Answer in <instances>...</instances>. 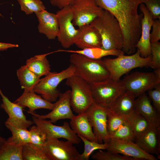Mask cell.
Returning <instances> with one entry per match:
<instances>
[{
  "instance_id": "obj_1",
  "label": "cell",
  "mask_w": 160,
  "mask_h": 160,
  "mask_svg": "<svg viewBox=\"0 0 160 160\" xmlns=\"http://www.w3.org/2000/svg\"><path fill=\"white\" fill-rule=\"evenodd\" d=\"M90 24L100 34L101 48L106 50H122L124 36L121 28L117 20L109 12L103 9Z\"/></svg>"
},
{
  "instance_id": "obj_2",
  "label": "cell",
  "mask_w": 160,
  "mask_h": 160,
  "mask_svg": "<svg viewBox=\"0 0 160 160\" xmlns=\"http://www.w3.org/2000/svg\"><path fill=\"white\" fill-rule=\"evenodd\" d=\"M70 61L74 66V74L89 83L110 78L109 72L101 59H93L79 54L72 53Z\"/></svg>"
},
{
  "instance_id": "obj_3",
  "label": "cell",
  "mask_w": 160,
  "mask_h": 160,
  "mask_svg": "<svg viewBox=\"0 0 160 160\" xmlns=\"http://www.w3.org/2000/svg\"><path fill=\"white\" fill-rule=\"evenodd\" d=\"M151 60V55L146 57H141L137 49L134 54L130 55L124 54L115 58H106L103 60L109 72L110 78L118 81L123 75L134 68L149 67Z\"/></svg>"
},
{
  "instance_id": "obj_4",
  "label": "cell",
  "mask_w": 160,
  "mask_h": 160,
  "mask_svg": "<svg viewBox=\"0 0 160 160\" xmlns=\"http://www.w3.org/2000/svg\"><path fill=\"white\" fill-rule=\"evenodd\" d=\"M89 84L94 103L108 110L126 90L122 80L115 81L110 78Z\"/></svg>"
},
{
  "instance_id": "obj_5",
  "label": "cell",
  "mask_w": 160,
  "mask_h": 160,
  "mask_svg": "<svg viewBox=\"0 0 160 160\" xmlns=\"http://www.w3.org/2000/svg\"><path fill=\"white\" fill-rule=\"evenodd\" d=\"M67 85L71 88L70 104L78 114L85 113L94 103L89 83L74 74L66 79Z\"/></svg>"
},
{
  "instance_id": "obj_6",
  "label": "cell",
  "mask_w": 160,
  "mask_h": 160,
  "mask_svg": "<svg viewBox=\"0 0 160 160\" xmlns=\"http://www.w3.org/2000/svg\"><path fill=\"white\" fill-rule=\"evenodd\" d=\"M75 68L71 64L65 70L59 73L50 72L41 79L33 88V91L46 100L55 102L60 93L57 88L59 84L74 74Z\"/></svg>"
},
{
  "instance_id": "obj_7",
  "label": "cell",
  "mask_w": 160,
  "mask_h": 160,
  "mask_svg": "<svg viewBox=\"0 0 160 160\" xmlns=\"http://www.w3.org/2000/svg\"><path fill=\"white\" fill-rule=\"evenodd\" d=\"M122 81L125 90L138 97L154 88L160 83V79L153 72L136 71L125 76Z\"/></svg>"
},
{
  "instance_id": "obj_8",
  "label": "cell",
  "mask_w": 160,
  "mask_h": 160,
  "mask_svg": "<svg viewBox=\"0 0 160 160\" xmlns=\"http://www.w3.org/2000/svg\"><path fill=\"white\" fill-rule=\"evenodd\" d=\"M70 141L47 138L43 150L49 160H80V154Z\"/></svg>"
},
{
  "instance_id": "obj_9",
  "label": "cell",
  "mask_w": 160,
  "mask_h": 160,
  "mask_svg": "<svg viewBox=\"0 0 160 160\" xmlns=\"http://www.w3.org/2000/svg\"><path fill=\"white\" fill-rule=\"evenodd\" d=\"M57 17L59 32L57 40L64 48L70 47L74 44V39L78 32L73 23V12L71 5L67 6L58 10Z\"/></svg>"
},
{
  "instance_id": "obj_10",
  "label": "cell",
  "mask_w": 160,
  "mask_h": 160,
  "mask_svg": "<svg viewBox=\"0 0 160 160\" xmlns=\"http://www.w3.org/2000/svg\"><path fill=\"white\" fill-rule=\"evenodd\" d=\"M71 5L73 25L79 28L90 24L103 10L97 4L95 0H75Z\"/></svg>"
},
{
  "instance_id": "obj_11",
  "label": "cell",
  "mask_w": 160,
  "mask_h": 160,
  "mask_svg": "<svg viewBox=\"0 0 160 160\" xmlns=\"http://www.w3.org/2000/svg\"><path fill=\"white\" fill-rule=\"evenodd\" d=\"M108 111L94 103L85 112L93 128L95 141L99 143H107L110 138L107 130Z\"/></svg>"
},
{
  "instance_id": "obj_12",
  "label": "cell",
  "mask_w": 160,
  "mask_h": 160,
  "mask_svg": "<svg viewBox=\"0 0 160 160\" xmlns=\"http://www.w3.org/2000/svg\"><path fill=\"white\" fill-rule=\"evenodd\" d=\"M32 119L33 123L46 134L47 138H64L73 144L80 143L81 139L67 121H64L63 125L59 126L54 124L49 120L34 116H32Z\"/></svg>"
},
{
  "instance_id": "obj_13",
  "label": "cell",
  "mask_w": 160,
  "mask_h": 160,
  "mask_svg": "<svg viewBox=\"0 0 160 160\" xmlns=\"http://www.w3.org/2000/svg\"><path fill=\"white\" fill-rule=\"evenodd\" d=\"M106 150L132 157L137 160H157L153 155L143 151L134 142L110 137Z\"/></svg>"
},
{
  "instance_id": "obj_14",
  "label": "cell",
  "mask_w": 160,
  "mask_h": 160,
  "mask_svg": "<svg viewBox=\"0 0 160 160\" xmlns=\"http://www.w3.org/2000/svg\"><path fill=\"white\" fill-rule=\"evenodd\" d=\"M71 90H70L63 93H60L58 100L54 103L53 108L50 112L46 114L40 115L35 113L29 114L43 119H49V121L53 123L61 119H71L75 115L71 109Z\"/></svg>"
},
{
  "instance_id": "obj_15",
  "label": "cell",
  "mask_w": 160,
  "mask_h": 160,
  "mask_svg": "<svg viewBox=\"0 0 160 160\" xmlns=\"http://www.w3.org/2000/svg\"><path fill=\"white\" fill-rule=\"evenodd\" d=\"M2 103L0 107L8 116L6 121L18 127L27 129L33 123L32 121L27 119L23 110L25 108L17 103L11 101L0 89Z\"/></svg>"
},
{
  "instance_id": "obj_16",
  "label": "cell",
  "mask_w": 160,
  "mask_h": 160,
  "mask_svg": "<svg viewBox=\"0 0 160 160\" xmlns=\"http://www.w3.org/2000/svg\"><path fill=\"white\" fill-rule=\"evenodd\" d=\"M139 7L143 17L141 21V35L135 47L139 50L141 57H146L151 55L150 31L154 19L145 4H140Z\"/></svg>"
},
{
  "instance_id": "obj_17",
  "label": "cell",
  "mask_w": 160,
  "mask_h": 160,
  "mask_svg": "<svg viewBox=\"0 0 160 160\" xmlns=\"http://www.w3.org/2000/svg\"><path fill=\"white\" fill-rule=\"evenodd\" d=\"M74 44L81 49L101 48V37L97 30L90 24L86 25L79 28Z\"/></svg>"
},
{
  "instance_id": "obj_18",
  "label": "cell",
  "mask_w": 160,
  "mask_h": 160,
  "mask_svg": "<svg viewBox=\"0 0 160 160\" xmlns=\"http://www.w3.org/2000/svg\"><path fill=\"white\" fill-rule=\"evenodd\" d=\"M134 142L144 151L160 157V125H151L148 130Z\"/></svg>"
},
{
  "instance_id": "obj_19",
  "label": "cell",
  "mask_w": 160,
  "mask_h": 160,
  "mask_svg": "<svg viewBox=\"0 0 160 160\" xmlns=\"http://www.w3.org/2000/svg\"><path fill=\"white\" fill-rule=\"evenodd\" d=\"M14 102L25 108H28L26 111L29 113H35L36 110L45 109L52 110L55 104L43 98L40 95L37 94L33 89H24L22 94Z\"/></svg>"
},
{
  "instance_id": "obj_20",
  "label": "cell",
  "mask_w": 160,
  "mask_h": 160,
  "mask_svg": "<svg viewBox=\"0 0 160 160\" xmlns=\"http://www.w3.org/2000/svg\"><path fill=\"white\" fill-rule=\"evenodd\" d=\"M38 22L39 32L45 35L49 39H55L59 32L58 19L57 14L46 10L35 14Z\"/></svg>"
},
{
  "instance_id": "obj_21",
  "label": "cell",
  "mask_w": 160,
  "mask_h": 160,
  "mask_svg": "<svg viewBox=\"0 0 160 160\" xmlns=\"http://www.w3.org/2000/svg\"><path fill=\"white\" fill-rule=\"evenodd\" d=\"M135 109L144 117L151 125H160V113L152 105L149 97L145 93L135 99Z\"/></svg>"
},
{
  "instance_id": "obj_22",
  "label": "cell",
  "mask_w": 160,
  "mask_h": 160,
  "mask_svg": "<svg viewBox=\"0 0 160 160\" xmlns=\"http://www.w3.org/2000/svg\"><path fill=\"white\" fill-rule=\"evenodd\" d=\"M135 97L133 93L125 90L116 100L108 110L112 113L128 118L135 111Z\"/></svg>"
},
{
  "instance_id": "obj_23",
  "label": "cell",
  "mask_w": 160,
  "mask_h": 160,
  "mask_svg": "<svg viewBox=\"0 0 160 160\" xmlns=\"http://www.w3.org/2000/svg\"><path fill=\"white\" fill-rule=\"evenodd\" d=\"M70 120V126L78 136L96 141L92 126L85 113L74 116Z\"/></svg>"
},
{
  "instance_id": "obj_24",
  "label": "cell",
  "mask_w": 160,
  "mask_h": 160,
  "mask_svg": "<svg viewBox=\"0 0 160 160\" xmlns=\"http://www.w3.org/2000/svg\"><path fill=\"white\" fill-rule=\"evenodd\" d=\"M55 51L35 55L26 61V65L33 72L40 77L46 76L50 72V65L46 56Z\"/></svg>"
},
{
  "instance_id": "obj_25",
  "label": "cell",
  "mask_w": 160,
  "mask_h": 160,
  "mask_svg": "<svg viewBox=\"0 0 160 160\" xmlns=\"http://www.w3.org/2000/svg\"><path fill=\"white\" fill-rule=\"evenodd\" d=\"M22 146L13 144L0 136V160H23Z\"/></svg>"
},
{
  "instance_id": "obj_26",
  "label": "cell",
  "mask_w": 160,
  "mask_h": 160,
  "mask_svg": "<svg viewBox=\"0 0 160 160\" xmlns=\"http://www.w3.org/2000/svg\"><path fill=\"white\" fill-rule=\"evenodd\" d=\"M57 51L78 53L89 58L95 60L101 59L103 57L108 55H113L117 57L124 54V52L121 49L106 50L101 48H93L77 50H59Z\"/></svg>"
},
{
  "instance_id": "obj_27",
  "label": "cell",
  "mask_w": 160,
  "mask_h": 160,
  "mask_svg": "<svg viewBox=\"0 0 160 160\" xmlns=\"http://www.w3.org/2000/svg\"><path fill=\"white\" fill-rule=\"evenodd\" d=\"M4 124L12 134L11 136L7 139L8 142L20 146L30 143V134L27 129L16 127L6 121Z\"/></svg>"
},
{
  "instance_id": "obj_28",
  "label": "cell",
  "mask_w": 160,
  "mask_h": 160,
  "mask_svg": "<svg viewBox=\"0 0 160 160\" xmlns=\"http://www.w3.org/2000/svg\"><path fill=\"white\" fill-rule=\"evenodd\" d=\"M17 75L22 89H33L40 77L31 71L26 65L21 66L17 71Z\"/></svg>"
},
{
  "instance_id": "obj_29",
  "label": "cell",
  "mask_w": 160,
  "mask_h": 160,
  "mask_svg": "<svg viewBox=\"0 0 160 160\" xmlns=\"http://www.w3.org/2000/svg\"><path fill=\"white\" fill-rule=\"evenodd\" d=\"M128 119L132 128L135 140L143 135L151 126L144 117L135 111Z\"/></svg>"
},
{
  "instance_id": "obj_30",
  "label": "cell",
  "mask_w": 160,
  "mask_h": 160,
  "mask_svg": "<svg viewBox=\"0 0 160 160\" xmlns=\"http://www.w3.org/2000/svg\"><path fill=\"white\" fill-rule=\"evenodd\" d=\"M23 160H49L44 150L31 143L22 146Z\"/></svg>"
},
{
  "instance_id": "obj_31",
  "label": "cell",
  "mask_w": 160,
  "mask_h": 160,
  "mask_svg": "<svg viewBox=\"0 0 160 160\" xmlns=\"http://www.w3.org/2000/svg\"><path fill=\"white\" fill-rule=\"evenodd\" d=\"M83 142L84 149L83 152L80 154V160H88L92 153L95 150L101 149L106 150L107 146V143H99L96 141H91L78 136Z\"/></svg>"
},
{
  "instance_id": "obj_32",
  "label": "cell",
  "mask_w": 160,
  "mask_h": 160,
  "mask_svg": "<svg viewBox=\"0 0 160 160\" xmlns=\"http://www.w3.org/2000/svg\"><path fill=\"white\" fill-rule=\"evenodd\" d=\"M21 10L27 15L35 14L45 10L46 7L41 0H17Z\"/></svg>"
},
{
  "instance_id": "obj_33",
  "label": "cell",
  "mask_w": 160,
  "mask_h": 160,
  "mask_svg": "<svg viewBox=\"0 0 160 160\" xmlns=\"http://www.w3.org/2000/svg\"><path fill=\"white\" fill-rule=\"evenodd\" d=\"M110 137L120 140L134 141L133 132L128 119L127 121L109 136Z\"/></svg>"
},
{
  "instance_id": "obj_34",
  "label": "cell",
  "mask_w": 160,
  "mask_h": 160,
  "mask_svg": "<svg viewBox=\"0 0 160 160\" xmlns=\"http://www.w3.org/2000/svg\"><path fill=\"white\" fill-rule=\"evenodd\" d=\"M128 118L116 115L108 110L107 116V130L109 137L123 124Z\"/></svg>"
},
{
  "instance_id": "obj_35",
  "label": "cell",
  "mask_w": 160,
  "mask_h": 160,
  "mask_svg": "<svg viewBox=\"0 0 160 160\" xmlns=\"http://www.w3.org/2000/svg\"><path fill=\"white\" fill-rule=\"evenodd\" d=\"M106 150L105 151L101 149L98 150L92 155L91 157L96 160H137L132 157Z\"/></svg>"
},
{
  "instance_id": "obj_36",
  "label": "cell",
  "mask_w": 160,
  "mask_h": 160,
  "mask_svg": "<svg viewBox=\"0 0 160 160\" xmlns=\"http://www.w3.org/2000/svg\"><path fill=\"white\" fill-rule=\"evenodd\" d=\"M29 131L30 143L43 150L47 140L46 134L36 125L30 127Z\"/></svg>"
},
{
  "instance_id": "obj_37",
  "label": "cell",
  "mask_w": 160,
  "mask_h": 160,
  "mask_svg": "<svg viewBox=\"0 0 160 160\" xmlns=\"http://www.w3.org/2000/svg\"><path fill=\"white\" fill-rule=\"evenodd\" d=\"M154 19H160V0H141Z\"/></svg>"
},
{
  "instance_id": "obj_38",
  "label": "cell",
  "mask_w": 160,
  "mask_h": 160,
  "mask_svg": "<svg viewBox=\"0 0 160 160\" xmlns=\"http://www.w3.org/2000/svg\"><path fill=\"white\" fill-rule=\"evenodd\" d=\"M152 60L149 67L155 69L160 68V43L159 41L151 43Z\"/></svg>"
},
{
  "instance_id": "obj_39",
  "label": "cell",
  "mask_w": 160,
  "mask_h": 160,
  "mask_svg": "<svg viewBox=\"0 0 160 160\" xmlns=\"http://www.w3.org/2000/svg\"><path fill=\"white\" fill-rule=\"evenodd\" d=\"M153 89L148 90L149 97L152 100L154 108L160 113V83Z\"/></svg>"
},
{
  "instance_id": "obj_40",
  "label": "cell",
  "mask_w": 160,
  "mask_h": 160,
  "mask_svg": "<svg viewBox=\"0 0 160 160\" xmlns=\"http://www.w3.org/2000/svg\"><path fill=\"white\" fill-rule=\"evenodd\" d=\"M151 33H150L151 43L159 41L160 39V19L153 20Z\"/></svg>"
},
{
  "instance_id": "obj_41",
  "label": "cell",
  "mask_w": 160,
  "mask_h": 160,
  "mask_svg": "<svg viewBox=\"0 0 160 160\" xmlns=\"http://www.w3.org/2000/svg\"><path fill=\"white\" fill-rule=\"evenodd\" d=\"M75 0H50L51 4L54 6L61 9L71 5Z\"/></svg>"
},
{
  "instance_id": "obj_42",
  "label": "cell",
  "mask_w": 160,
  "mask_h": 160,
  "mask_svg": "<svg viewBox=\"0 0 160 160\" xmlns=\"http://www.w3.org/2000/svg\"><path fill=\"white\" fill-rule=\"evenodd\" d=\"M19 46L17 44L0 42V51H4L9 48L17 47Z\"/></svg>"
},
{
  "instance_id": "obj_43",
  "label": "cell",
  "mask_w": 160,
  "mask_h": 160,
  "mask_svg": "<svg viewBox=\"0 0 160 160\" xmlns=\"http://www.w3.org/2000/svg\"><path fill=\"white\" fill-rule=\"evenodd\" d=\"M153 73L156 76L160 79V68L155 69Z\"/></svg>"
},
{
  "instance_id": "obj_44",
  "label": "cell",
  "mask_w": 160,
  "mask_h": 160,
  "mask_svg": "<svg viewBox=\"0 0 160 160\" xmlns=\"http://www.w3.org/2000/svg\"><path fill=\"white\" fill-rule=\"evenodd\" d=\"M0 16H1V13H0Z\"/></svg>"
}]
</instances>
